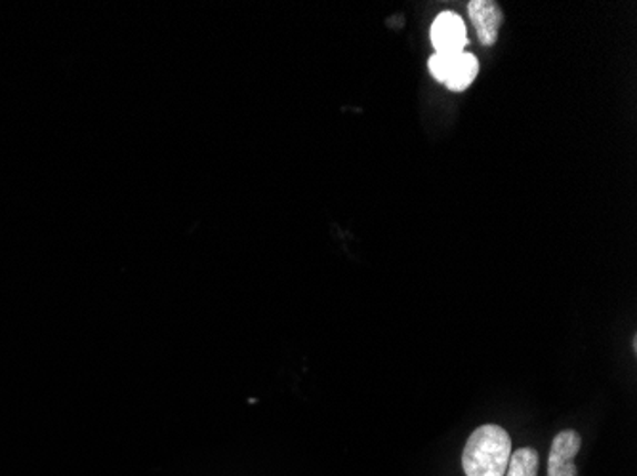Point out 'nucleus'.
Masks as SVG:
<instances>
[{
	"instance_id": "obj_1",
	"label": "nucleus",
	"mask_w": 637,
	"mask_h": 476,
	"mask_svg": "<svg viewBox=\"0 0 637 476\" xmlns=\"http://www.w3.org/2000/svg\"><path fill=\"white\" fill-rule=\"evenodd\" d=\"M512 456V438L498 425H483L469 435L462 454L466 476H504Z\"/></svg>"
},
{
	"instance_id": "obj_2",
	"label": "nucleus",
	"mask_w": 637,
	"mask_h": 476,
	"mask_svg": "<svg viewBox=\"0 0 637 476\" xmlns=\"http://www.w3.org/2000/svg\"><path fill=\"white\" fill-rule=\"evenodd\" d=\"M427 69L435 81L443 82L453 92H464L479 73V61L469 52L437 54L427 60Z\"/></svg>"
},
{
	"instance_id": "obj_3",
	"label": "nucleus",
	"mask_w": 637,
	"mask_h": 476,
	"mask_svg": "<svg viewBox=\"0 0 637 476\" xmlns=\"http://www.w3.org/2000/svg\"><path fill=\"white\" fill-rule=\"evenodd\" d=\"M432 44L437 54H462L468 47V31L461 16L443 12L432 23Z\"/></svg>"
},
{
	"instance_id": "obj_4",
	"label": "nucleus",
	"mask_w": 637,
	"mask_h": 476,
	"mask_svg": "<svg viewBox=\"0 0 637 476\" xmlns=\"http://www.w3.org/2000/svg\"><path fill=\"white\" fill-rule=\"evenodd\" d=\"M469 18L483 47H493L498 41V31L504 23L501 7L493 0H472L468 4Z\"/></svg>"
},
{
	"instance_id": "obj_5",
	"label": "nucleus",
	"mask_w": 637,
	"mask_h": 476,
	"mask_svg": "<svg viewBox=\"0 0 637 476\" xmlns=\"http://www.w3.org/2000/svg\"><path fill=\"white\" fill-rule=\"evenodd\" d=\"M580 446H583V438L577 431H562L552 443L548 462L573 463L580 452Z\"/></svg>"
},
{
	"instance_id": "obj_6",
	"label": "nucleus",
	"mask_w": 637,
	"mask_h": 476,
	"mask_svg": "<svg viewBox=\"0 0 637 476\" xmlns=\"http://www.w3.org/2000/svg\"><path fill=\"white\" fill-rule=\"evenodd\" d=\"M506 476H536L538 475V452L535 448H519L512 452Z\"/></svg>"
},
{
	"instance_id": "obj_7",
	"label": "nucleus",
	"mask_w": 637,
	"mask_h": 476,
	"mask_svg": "<svg viewBox=\"0 0 637 476\" xmlns=\"http://www.w3.org/2000/svg\"><path fill=\"white\" fill-rule=\"evenodd\" d=\"M548 476H578L577 465H575V462H548Z\"/></svg>"
}]
</instances>
